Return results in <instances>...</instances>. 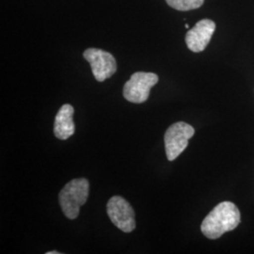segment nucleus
Returning <instances> with one entry per match:
<instances>
[{
	"mask_svg": "<svg viewBox=\"0 0 254 254\" xmlns=\"http://www.w3.org/2000/svg\"><path fill=\"white\" fill-rule=\"evenodd\" d=\"M158 82V75L154 73L136 72L124 86V97L135 104H141L148 100L150 91Z\"/></svg>",
	"mask_w": 254,
	"mask_h": 254,
	"instance_id": "20e7f679",
	"label": "nucleus"
},
{
	"mask_svg": "<svg viewBox=\"0 0 254 254\" xmlns=\"http://www.w3.org/2000/svg\"><path fill=\"white\" fill-rule=\"evenodd\" d=\"M83 57L91 65V71L97 81H105L117 71L115 58L107 51L98 48H88L84 51Z\"/></svg>",
	"mask_w": 254,
	"mask_h": 254,
	"instance_id": "423d86ee",
	"label": "nucleus"
},
{
	"mask_svg": "<svg viewBox=\"0 0 254 254\" xmlns=\"http://www.w3.org/2000/svg\"><path fill=\"white\" fill-rule=\"evenodd\" d=\"M60 253L59 252H57V251H55V252H48V253H46V254H59Z\"/></svg>",
	"mask_w": 254,
	"mask_h": 254,
	"instance_id": "9d476101",
	"label": "nucleus"
},
{
	"mask_svg": "<svg viewBox=\"0 0 254 254\" xmlns=\"http://www.w3.org/2000/svg\"><path fill=\"white\" fill-rule=\"evenodd\" d=\"M166 2L173 9L187 11L200 8L204 0H166Z\"/></svg>",
	"mask_w": 254,
	"mask_h": 254,
	"instance_id": "1a4fd4ad",
	"label": "nucleus"
},
{
	"mask_svg": "<svg viewBox=\"0 0 254 254\" xmlns=\"http://www.w3.org/2000/svg\"><path fill=\"white\" fill-rule=\"evenodd\" d=\"M107 211L112 223L121 231L131 233L135 230V211L126 199L113 196L108 202Z\"/></svg>",
	"mask_w": 254,
	"mask_h": 254,
	"instance_id": "39448f33",
	"label": "nucleus"
},
{
	"mask_svg": "<svg viewBox=\"0 0 254 254\" xmlns=\"http://www.w3.org/2000/svg\"><path fill=\"white\" fill-rule=\"evenodd\" d=\"M195 134V129L190 125L178 122L169 127L165 133L164 141L166 154L170 161L175 160L186 150L189 140Z\"/></svg>",
	"mask_w": 254,
	"mask_h": 254,
	"instance_id": "7ed1b4c3",
	"label": "nucleus"
},
{
	"mask_svg": "<svg viewBox=\"0 0 254 254\" xmlns=\"http://www.w3.org/2000/svg\"><path fill=\"white\" fill-rule=\"evenodd\" d=\"M240 223V212L231 201H222L203 219L200 230L209 239H218Z\"/></svg>",
	"mask_w": 254,
	"mask_h": 254,
	"instance_id": "f257e3e1",
	"label": "nucleus"
},
{
	"mask_svg": "<svg viewBox=\"0 0 254 254\" xmlns=\"http://www.w3.org/2000/svg\"><path fill=\"white\" fill-rule=\"evenodd\" d=\"M73 107L69 104H65L57 113L55 118L54 134L59 139L65 140L73 136L75 130L73 121Z\"/></svg>",
	"mask_w": 254,
	"mask_h": 254,
	"instance_id": "6e6552de",
	"label": "nucleus"
},
{
	"mask_svg": "<svg viewBox=\"0 0 254 254\" xmlns=\"http://www.w3.org/2000/svg\"><path fill=\"white\" fill-rule=\"evenodd\" d=\"M216 30V24L210 19H202L186 34V44L194 53L203 51Z\"/></svg>",
	"mask_w": 254,
	"mask_h": 254,
	"instance_id": "0eeeda50",
	"label": "nucleus"
},
{
	"mask_svg": "<svg viewBox=\"0 0 254 254\" xmlns=\"http://www.w3.org/2000/svg\"><path fill=\"white\" fill-rule=\"evenodd\" d=\"M90 184L86 178H77L67 183L59 194V201L66 218L75 219L82 205L89 197Z\"/></svg>",
	"mask_w": 254,
	"mask_h": 254,
	"instance_id": "f03ea898",
	"label": "nucleus"
}]
</instances>
